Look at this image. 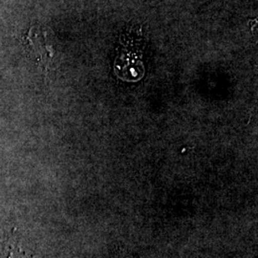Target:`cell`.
Here are the masks:
<instances>
[{
    "instance_id": "6da1fadb",
    "label": "cell",
    "mask_w": 258,
    "mask_h": 258,
    "mask_svg": "<svg viewBox=\"0 0 258 258\" xmlns=\"http://www.w3.org/2000/svg\"><path fill=\"white\" fill-rule=\"evenodd\" d=\"M120 44L114 65L115 73L124 82H138L145 75L141 33L139 35L138 32L133 29L123 32Z\"/></svg>"
},
{
    "instance_id": "7a4b0ae2",
    "label": "cell",
    "mask_w": 258,
    "mask_h": 258,
    "mask_svg": "<svg viewBox=\"0 0 258 258\" xmlns=\"http://www.w3.org/2000/svg\"><path fill=\"white\" fill-rule=\"evenodd\" d=\"M22 41L30 55L34 57L40 66L47 68L53 58V48L48 44L45 33L39 28L33 26L29 29L27 34L23 36Z\"/></svg>"
}]
</instances>
